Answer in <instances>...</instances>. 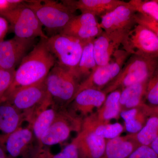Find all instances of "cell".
Returning <instances> with one entry per match:
<instances>
[{"label":"cell","mask_w":158,"mask_h":158,"mask_svg":"<svg viewBox=\"0 0 158 158\" xmlns=\"http://www.w3.org/2000/svg\"><path fill=\"white\" fill-rule=\"evenodd\" d=\"M46 40L41 38L22 59L5 94V100L6 97L18 88L34 85L45 79L55 65L56 60L47 46Z\"/></svg>","instance_id":"obj_1"},{"label":"cell","mask_w":158,"mask_h":158,"mask_svg":"<svg viewBox=\"0 0 158 158\" xmlns=\"http://www.w3.org/2000/svg\"><path fill=\"white\" fill-rule=\"evenodd\" d=\"M45 79L34 85L18 88L5 99L23 114L27 122L50 105L52 98L48 92Z\"/></svg>","instance_id":"obj_2"},{"label":"cell","mask_w":158,"mask_h":158,"mask_svg":"<svg viewBox=\"0 0 158 158\" xmlns=\"http://www.w3.org/2000/svg\"><path fill=\"white\" fill-rule=\"evenodd\" d=\"M158 68V59L132 55L118 76L103 90L106 94L117 89L148 81Z\"/></svg>","instance_id":"obj_3"},{"label":"cell","mask_w":158,"mask_h":158,"mask_svg":"<svg viewBox=\"0 0 158 158\" xmlns=\"http://www.w3.org/2000/svg\"><path fill=\"white\" fill-rule=\"evenodd\" d=\"M48 92L59 110L67 108L81 84L74 75L56 62L45 79Z\"/></svg>","instance_id":"obj_4"},{"label":"cell","mask_w":158,"mask_h":158,"mask_svg":"<svg viewBox=\"0 0 158 158\" xmlns=\"http://www.w3.org/2000/svg\"><path fill=\"white\" fill-rule=\"evenodd\" d=\"M89 41L90 40L85 41L65 34H57L48 37L46 40V44L56 58L57 64L76 77V69L84 47Z\"/></svg>","instance_id":"obj_5"},{"label":"cell","mask_w":158,"mask_h":158,"mask_svg":"<svg viewBox=\"0 0 158 158\" xmlns=\"http://www.w3.org/2000/svg\"><path fill=\"white\" fill-rule=\"evenodd\" d=\"M42 26L48 31L60 33L75 16V11L65 3L56 1H27Z\"/></svg>","instance_id":"obj_6"},{"label":"cell","mask_w":158,"mask_h":158,"mask_svg":"<svg viewBox=\"0 0 158 158\" xmlns=\"http://www.w3.org/2000/svg\"><path fill=\"white\" fill-rule=\"evenodd\" d=\"M25 3L14 9L0 13V15L10 23L15 37L23 39L37 37L48 39L35 12Z\"/></svg>","instance_id":"obj_7"},{"label":"cell","mask_w":158,"mask_h":158,"mask_svg":"<svg viewBox=\"0 0 158 158\" xmlns=\"http://www.w3.org/2000/svg\"><path fill=\"white\" fill-rule=\"evenodd\" d=\"M83 119L67 108L59 109L47 132L38 144L48 147L64 142L71 133H79L81 129Z\"/></svg>","instance_id":"obj_8"},{"label":"cell","mask_w":158,"mask_h":158,"mask_svg":"<svg viewBox=\"0 0 158 158\" xmlns=\"http://www.w3.org/2000/svg\"><path fill=\"white\" fill-rule=\"evenodd\" d=\"M130 56L123 49L116 51L107 64L97 66L90 76L81 83L76 94L79 91L87 88L104 89L118 76Z\"/></svg>","instance_id":"obj_9"},{"label":"cell","mask_w":158,"mask_h":158,"mask_svg":"<svg viewBox=\"0 0 158 158\" xmlns=\"http://www.w3.org/2000/svg\"><path fill=\"white\" fill-rule=\"evenodd\" d=\"M122 45L131 56L158 59V37L144 26L136 24L126 34Z\"/></svg>","instance_id":"obj_10"},{"label":"cell","mask_w":158,"mask_h":158,"mask_svg":"<svg viewBox=\"0 0 158 158\" xmlns=\"http://www.w3.org/2000/svg\"><path fill=\"white\" fill-rule=\"evenodd\" d=\"M34 40L15 36L11 40L0 41V68L15 69L33 45Z\"/></svg>","instance_id":"obj_11"},{"label":"cell","mask_w":158,"mask_h":158,"mask_svg":"<svg viewBox=\"0 0 158 158\" xmlns=\"http://www.w3.org/2000/svg\"><path fill=\"white\" fill-rule=\"evenodd\" d=\"M131 30H123L106 32L103 31L93 41L94 53L97 66L107 64L124 37Z\"/></svg>","instance_id":"obj_12"},{"label":"cell","mask_w":158,"mask_h":158,"mask_svg":"<svg viewBox=\"0 0 158 158\" xmlns=\"http://www.w3.org/2000/svg\"><path fill=\"white\" fill-rule=\"evenodd\" d=\"M106 97L102 90L85 89L77 94L67 109L83 119L93 114L94 110L101 107Z\"/></svg>","instance_id":"obj_13"},{"label":"cell","mask_w":158,"mask_h":158,"mask_svg":"<svg viewBox=\"0 0 158 158\" xmlns=\"http://www.w3.org/2000/svg\"><path fill=\"white\" fill-rule=\"evenodd\" d=\"M136 11L129 2H124L101 18L99 23L103 31L106 32L131 30L136 24Z\"/></svg>","instance_id":"obj_14"},{"label":"cell","mask_w":158,"mask_h":158,"mask_svg":"<svg viewBox=\"0 0 158 158\" xmlns=\"http://www.w3.org/2000/svg\"><path fill=\"white\" fill-rule=\"evenodd\" d=\"M78 149L80 158H102L106 140L98 136L82 122L81 129L74 139Z\"/></svg>","instance_id":"obj_15"},{"label":"cell","mask_w":158,"mask_h":158,"mask_svg":"<svg viewBox=\"0 0 158 158\" xmlns=\"http://www.w3.org/2000/svg\"><path fill=\"white\" fill-rule=\"evenodd\" d=\"M35 139L32 128L21 127L12 133L5 143L6 151L10 158H24L34 145Z\"/></svg>","instance_id":"obj_16"},{"label":"cell","mask_w":158,"mask_h":158,"mask_svg":"<svg viewBox=\"0 0 158 158\" xmlns=\"http://www.w3.org/2000/svg\"><path fill=\"white\" fill-rule=\"evenodd\" d=\"M25 121L23 114L9 101L0 104V144H5L9 136Z\"/></svg>","instance_id":"obj_17"},{"label":"cell","mask_w":158,"mask_h":158,"mask_svg":"<svg viewBox=\"0 0 158 158\" xmlns=\"http://www.w3.org/2000/svg\"><path fill=\"white\" fill-rule=\"evenodd\" d=\"M62 2L74 11L79 10L82 13L88 12L102 17L124 2L120 0H79Z\"/></svg>","instance_id":"obj_18"},{"label":"cell","mask_w":158,"mask_h":158,"mask_svg":"<svg viewBox=\"0 0 158 158\" xmlns=\"http://www.w3.org/2000/svg\"><path fill=\"white\" fill-rule=\"evenodd\" d=\"M140 146L135 134L106 140L102 158H127Z\"/></svg>","instance_id":"obj_19"},{"label":"cell","mask_w":158,"mask_h":158,"mask_svg":"<svg viewBox=\"0 0 158 158\" xmlns=\"http://www.w3.org/2000/svg\"><path fill=\"white\" fill-rule=\"evenodd\" d=\"M83 123L93 130L96 135L106 140L118 137L123 130V126L118 123H109L99 121L95 113L84 118Z\"/></svg>","instance_id":"obj_20"},{"label":"cell","mask_w":158,"mask_h":158,"mask_svg":"<svg viewBox=\"0 0 158 158\" xmlns=\"http://www.w3.org/2000/svg\"><path fill=\"white\" fill-rule=\"evenodd\" d=\"M59 109L53 104L40 112L33 119L31 127L34 138L39 143L50 127Z\"/></svg>","instance_id":"obj_21"},{"label":"cell","mask_w":158,"mask_h":158,"mask_svg":"<svg viewBox=\"0 0 158 158\" xmlns=\"http://www.w3.org/2000/svg\"><path fill=\"white\" fill-rule=\"evenodd\" d=\"M147 83L135 84L122 89L119 100L121 109L124 107L130 110L142 106Z\"/></svg>","instance_id":"obj_22"},{"label":"cell","mask_w":158,"mask_h":158,"mask_svg":"<svg viewBox=\"0 0 158 158\" xmlns=\"http://www.w3.org/2000/svg\"><path fill=\"white\" fill-rule=\"evenodd\" d=\"M121 92V89H118L109 93L101 107L95 113L98 120L108 123L120 115L121 108L119 100Z\"/></svg>","instance_id":"obj_23"},{"label":"cell","mask_w":158,"mask_h":158,"mask_svg":"<svg viewBox=\"0 0 158 158\" xmlns=\"http://www.w3.org/2000/svg\"><path fill=\"white\" fill-rule=\"evenodd\" d=\"M94 40L88 41L85 44L77 67L76 76L81 84L90 76L97 67L94 53Z\"/></svg>","instance_id":"obj_24"},{"label":"cell","mask_w":158,"mask_h":158,"mask_svg":"<svg viewBox=\"0 0 158 158\" xmlns=\"http://www.w3.org/2000/svg\"><path fill=\"white\" fill-rule=\"evenodd\" d=\"M146 114L150 115L143 127L135 134L138 144L140 145L150 146L158 136V116L144 110Z\"/></svg>","instance_id":"obj_25"},{"label":"cell","mask_w":158,"mask_h":158,"mask_svg":"<svg viewBox=\"0 0 158 158\" xmlns=\"http://www.w3.org/2000/svg\"><path fill=\"white\" fill-rule=\"evenodd\" d=\"M142 106L139 107L123 110L120 116L124 121L126 130L131 134L138 133L143 127L144 115Z\"/></svg>","instance_id":"obj_26"},{"label":"cell","mask_w":158,"mask_h":158,"mask_svg":"<svg viewBox=\"0 0 158 158\" xmlns=\"http://www.w3.org/2000/svg\"><path fill=\"white\" fill-rule=\"evenodd\" d=\"M103 32L100 26H66L59 34H65L81 40H94Z\"/></svg>","instance_id":"obj_27"},{"label":"cell","mask_w":158,"mask_h":158,"mask_svg":"<svg viewBox=\"0 0 158 158\" xmlns=\"http://www.w3.org/2000/svg\"><path fill=\"white\" fill-rule=\"evenodd\" d=\"M129 2L137 13L158 21V1L131 0Z\"/></svg>","instance_id":"obj_28"},{"label":"cell","mask_w":158,"mask_h":158,"mask_svg":"<svg viewBox=\"0 0 158 158\" xmlns=\"http://www.w3.org/2000/svg\"><path fill=\"white\" fill-rule=\"evenodd\" d=\"M144 97L152 107L158 106V68L148 81Z\"/></svg>","instance_id":"obj_29"},{"label":"cell","mask_w":158,"mask_h":158,"mask_svg":"<svg viewBox=\"0 0 158 158\" xmlns=\"http://www.w3.org/2000/svg\"><path fill=\"white\" fill-rule=\"evenodd\" d=\"M15 69L0 68V104L5 100V95L14 80Z\"/></svg>","instance_id":"obj_30"},{"label":"cell","mask_w":158,"mask_h":158,"mask_svg":"<svg viewBox=\"0 0 158 158\" xmlns=\"http://www.w3.org/2000/svg\"><path fill=\"white\" fill-rule=\"evenodd\" d=\"M89 26L96 27L100 26L97 20L96 16L88 12H83L79 15L74 16L66 26Z\"/></svg>","instance_id":"obj_31"},{"label":"cell","mask_w":158,"mask_h":158,"mask_svg":"<svg viewBox=\"0 0 158 158\" xmlns=\"http://www.w3.org/2000/svg\"><path fill=\"white\" fill-rule=\"evenodd\" d=\"M136 23L147 28L152 31L158 37V21L146 15L136 12L135 16Z\"/></svg>","instance_id":"obj_32"},{"label":"cell","mask_w":158,"mask_h":158,"mask_svg":"<svg viewBox=\"0 0 158 158\" xmlns=\"http://www.w3.org/2000/svg\"><path fill=\"white\" fill-rule=\"evenodd\" d=\"M127 158H158V156L150 146L140 145Z\"/></svg>","instance_id":"obj_33"},{"label":"cell","mask_w":158,"mask_h":158,"mask_svg":"<svg viewBox=\"0 0 158 158\" xmlns=\"http://www.w3.org/2000/svg\"><path fill=\"white\" fill-rule=\"evenodd\" d=\"M9 29L8 21L2 16H0V41L4 40Z\"/></svg>","instance_id":"obj_34"},{"label":"cell","mask_w":158,"mask_h":158,"mask_svg":"<svg viewBox=\"0 0 158 158\" xmlns=\"http://www.w3.org/2000/svg\"><path fill=\"white\" fill-rule=\"evenodd\" d=\"M19 6L13 5L9 0H0V13L11 10Z\"/></svg>","instance_id":"obj_35"},{"label":"cell","mask_w":158,"mask_h":158,"mask_svg":"<svg viewBox=\"0 0 158 158\" xmlns=\"http://www.w3.org/2000/svg\"><path fill=\"white\" fill-rule=\"evenodd\" d=\"M0 158H10L4 144H0Z\"/></svg>","instance_id":"obj_36"},{"label":"cell","mask_w":158,"mask_h":158,"mask_svg":"<svg viewBox=\"0 0 158 158\" xmlns=\"http://www.w3.org/2000/svg\"><path fill=\"white\" fill-rule=\"evenodd\" d=\"M151 147L153 150L156 153L158 156V136L155 140L153 141L152 143L151 144Z\"/></svg>","instance_id":"obj_37"},{"label":"cell","mask_w":158,"mask_h":158,"mask_svg":"<svg viewBox=\"0 0 158 158\" xmlns=\"http://www.w3.org/2000/svg\"><path fill=\"white\" fill-rule=\"evenodd\" d=\"M145 110L148 112L154 113L158 116V106L155 107H151L146 105L145 106Z\"/></svg>","instance_id":"obj_38"}]
</instances>
